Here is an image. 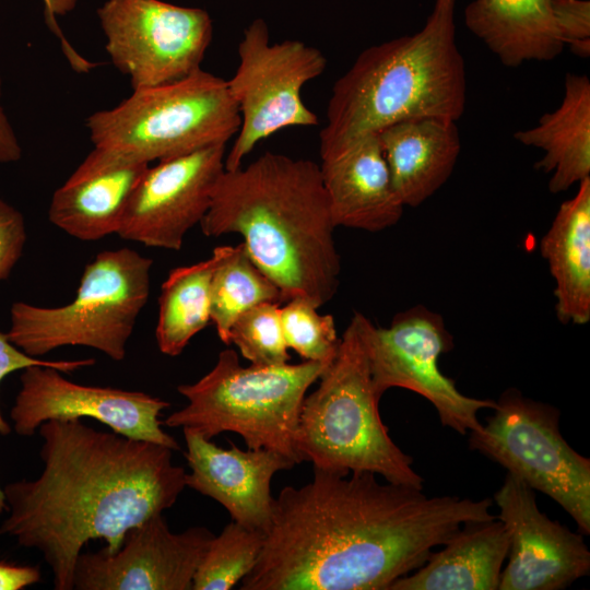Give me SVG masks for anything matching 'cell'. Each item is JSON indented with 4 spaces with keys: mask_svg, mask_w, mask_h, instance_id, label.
<instances>
[{
    "mask_svg": "<svg viewBox=\"0 0 590 590\" xmlns=\"http://www.w3.org/2000/svg\"><path fill=\"white\" fill-rule=\"evenodd\" d=\"M214 534L204 527L169 530L163 514L128 529L120 547L81 552L74 573L78 590H190Z\"/></svg>",
    "mask_w": 590,
    "mask_h": 590,
    "instance_id": "cell-15",
    "label": "cell"
},
{
    "mask_svg": "<svg viewBox=\"0 0 590 590\" xmlns=\"http://www.w3.org/2000/svg\"><path fill=\"white\" fill-rule=\"evenodd\" d=\"M367 471L314 468L274 498L262 550L240 590H390L469 521L496 517L491 498L427 496Z\"/></svg>",
    "mask_w": 590,
    "mask_h": 590,
    "instance_id": "cell-1",
    "label": "cell"
},
{
    "mask_svg": "<svg viewBox=\"0 0 590 590\" xmlns=\"http://www.w3.org/2000/svg\"><path fill=\"white\" fill-rule=\"evenodd\" d=\"M493 411L470 432V448L555 500L589 534L590 460L563 437L560 411L515 388L500 394Z\"/></svg>",
    "mask_w": 590,
    "mask_h": 590,
    "instance_id": "cell-9",
    "label": "cell"
},
{
    "mask_svg": "<svg viewBox=\"0 0 590 590\" xmlns=\"http://www.w3.org/2000/svg\"><path fill=\"white\" fill-rule=\"evenodd\" d=\"M311 302L295 297L280 307L281 323L288 349L304 361L330 364L335 357L341 338L332 315H321Z\"/></svg>",
    "mask_w": 590,
    "mask_h": 590,
    "instance_id": "cell-28",
    "label": "cell"
},
{
    "mask_svg": "<svg viewBox=\"0 0 590 590\" xmlns=\"http://www.w3.org/2000/svg\"><path fill=\"white\" fill-rule=\"evenodd\" d=\"M456 2L435 0L420 31L364 49L335 81L319 133L320 158L397 122L461 118L467 75Z\"/></svg>",
    "mask_w": 590,
    "mask_h": 590,
    "instance_id": "cell-4",
    "label": "cell"
},
{
    "mask_svg": "<svg viewBox=\"0 0 590 590\" xmlns=\"http://www.w3.org/2000/svg\"><path fill=\"white\" fill-rule=\"evenodd\" d=\"M328 365L303 361L243 367L234 350H223L206 375L177 387L188 404L162 424L192 429L206 439L234 432L249 449L273 450L298 464L303 461L295 437L302 403Z\"/></svg>",
    "mask_w": 590,
    "mask_h": 590,
    "instance_id": "cell-6",
    "label": "cell"
},
{
    "mask_svg": "<svg viewBox=\"0 0 590 590\" xmlns=\"http://www.w3.org/2000/svg\"><path fill=\"white\" fill-rule=\"evenodd\" d=\"M226 144L149 166L126 208L117 235L148 247L178 251L187 232L206 214L225 169Z\"/></svg>",
    "mask_w": 590,
    "mask_h": 590,
    "instance_id": "cell-14",
    "label": "cell"
},
{
    "mask_svg": "<svg viewBox=\"0 0 590 590\" xmlns=\"http://www.w3.org/2000/svg\"><path fill=\"white\" fill-rule=\"evenodd\" d=\"M149 166L94 148L54 192L49 221L84 241L117 234L133 190Z\"/></svg>",
    "mask_w": 590,
    "mask_h": 590,
    "instance_id": "cell-18",
    "label": "cell"
},
{
    "mask_svg": "<svg viewBox=\"0 0 590 590\" xmlns=\"http://www.w3.org/2000/svg\"><path fill=\"white\" fill-rule=\"evenodd\" d=\"M464 23L505 67L551 61L565 48L553 0H473Z\"/></svg>",
    "mask_w": 590,
    "mask_h": 590,
    "instance_id": "cell-22",
    "label": "cell"
},
{
    "mask_svg": "<svg viewBox=\"0 0 590 590\" xmlns=\"http://www.w3.org/2000/svg\"><path fill=\"white\" fill-rule=\"evenodd\" d=\"M38 428L44 470L5 486L9 516L0 533L38 550L54 588L71 590L83 546L104 539L108 552L117 551L128 529L173 507L187 473L173 463V449L96 430L81 418Z\"/></svg>",
    "mask_w": 590,
    "mask_h": 590,
    "instance_id": "cell-2",
    "label": "cell"
},
{
    "mask_svg": "<svg viewBox=\"0 0 590 590\" xmlns=\"http://www.w3.org/2000/svg\"><path fill=\"white\" fill-rule=\"evenodd\" d=\"M540 252L555 282V311L559 322L590 321V177L564 201L541 238Z\"/></svg>",
    "mask_w": 590,
    "mask_h": 590,
    "instance_id": "cell-24",
    "label": "cell"
},
{
    "mask_svg": "<svg viewBox=\"0 0 590 590\" xmlns=\"http://www.w3.org/2000/svg\"><path fill=\"white\" fill-rule=\"evenodd\" d=\"M355 312L319 386L305 396L295 445L302 461L335 472L367 471L396 484L423 488L413 459L391 439L379 414L363 337Z\"/></svg>",
    "mask_w": 590,
    "mask_h": 590,
    "instance_id": "cell-5",
    "label": "cell"
},
{
    "mask_svg": "<svg viewBox=\"0 0 590 590\" xmlns=\"http://www.w3.org/2000/svg\"><path fill=\"white\" fill-rule=\"evenodd\" d=\"M0 76V96H1ZM22 156V149L17 138L9 122L2 106L0 105V163L16 162Z\"/></svg>",
    "mask_w": 590,
    "mask_h": 590,
    "instance_id": "cell-35",
    "label": "cell"
},
{
    "mask_svg": "<svg viewBox=\"0 0 590 590\" xmlns=\"http://www.w3.org/2000/svg\"><path fill=\"white\" fill-rule=\"evenodd\" d=\"M200 226L208 237L241 235L284 302L303 297L320 308L339 288L337 226L314 161L266 152L245 167L224 169Z\"/></svg>",
    "mask_w": 590,
    "mask_h": 590,
    "instance_id": "cell-3",
    "label": "cell"
},
{
    "mask_svg": "<svg viewBox=\"0 0 590 590\" xmlns=\"http://www.w3.org/2000/svg\"><path fill=\"white\" fill-rule=\"evenodd\" d=\"M390 590H497L509 539L497 518L469 521Z\"/></svg>",
    "mask_w": 590,
    "mask_h": 590,
    "instance_id": "cell-21",
    "label": "cell"
},
{
    "mask_svg": "<svg viewBox=\"0 0 590 590\" xmlns=\"http://www.w3.org/2000/svg\"><path fill=\"white\" fill-rule=\"evenodd\" d=\"M237 51L239 63L227 84L240 127L225 155V170L240 167L260 141L282 129L318 125L317 115L304 104L302 90L327 66L323 54L302 40L271 44L262 19L245 28Z\"/></svg>",
    "mask_w": 590,
    "mask_h": 590,
    "instance_id": "cell-10",
    "label": "cell"
},
{
    "mask_svg": "<svg viewBox=\"0 0 590 590\" xmlns=\"http://www.w3.org/2000/svg\"><path fill=\"white\" fill-rule=\"evenodd\" d=\"M94 364V358L49 361L30 356L15 346L7 333L0 332V384L9 374L34 365L52 367L61 373H72ZM9 432L10 426L0 414V434L7 435ZM4 507L7 503L3 491L0 488V514Z\"/></svg>",
    "mask_w": 590,
    "mask_h": 590,
    "instance_id": "cell-31",
    "label": "cell"
},
{
    "mask_svg": "<svg viewBox=\"0 0 590 590\" xmlns=\"http://www.w3.org/2000/svg\"><path fill=\"white\" fill-rule=\"evenodd\" d=\"M21 389L10 412L14 430L32 436L50 420L91 417L113 432L178 450V442L161 427V411L169 402L141 391L85 386L66 379L56 368L23 369Z\"/></svg>",
    "mask_w": 590,
    "mask_h": 590,
    "instance_id": "cell-13",
    "label": "cell"
},
{
    "mask_svg": "<svg viewBox=\"0 0 590 590\" xmlns=\"http://www.w3.org/2000/svg\"><path fill=\"white\" fill-rule=\"evenodd\" d=\"M363 337L380 398L390 388L411 390L434 405L444 426L460 435L480 429L477 412L496 406L494 400L464 396L441 373L439 357L453 349V338L438 312L416 305L397 314L387 328L364 317Z\"/></svg>",
    "mask_w": 590,
    "mask_h": 590,
    "instance_id": "cell-11",
    "label": "cell"
},
{
    "mask_svg": "<svg viewBox=\"0 0 590 590\" xmlns=\"http://www.w3.org/2000/svg\"><path fill=\"white\" fill-rule=\"evenodd\" d=\"M85 125L95 149L150 164L226 144L239 130L240 115L227 81L199 69L172 83L133 90Z\"/></svg>",
    "mask_w": 590,
    "mask_h": 590,
    "instance_id": "cell-7",
    "label": "cell"
},
{
    "mask_svg": "<svg viewBox=\"0 0 590 590\" xmlns=\"http://www.w3.org/2000/svg\"><path fill=\"white\" fill-rule=\"evenodd\" d=\"M234 246L214 248L210 258L175 268L162 284L155 330L160 351L179 355L189 341L210 322L211 283L216 268Z\"/></svg>",
    "mask_w": 590,
    "mask_h": 590,
    "instance_id": "cell-25",
    "label": "cell"
},
{
    "mask_svg": "<svg viewBox=\"0 0 590 590\" xmlns=\"http://www.w3.org/2000/svg\"><path fill=\"white\" fill-rule=\"evenodd\" d=\"M279 303H261L244 311L229 329V344L255 366H276L288 363Z\"/></svg>",
    "mask_w": 590,
    "mask_h": 590,
    "instance_id": "cell-29",
    "label": "cell"
},
{
    "mask_svg": "<svg viewBox=\"0 0 590 590\" xmlns=\"http://www.w3.org/2000/svg\"><path fill=\"white\" fill-rule=\"evenodd\" d=\"M268 302L285 303L280 288L258 268L245 245L234 246L211 283L210 318L220 340L228 345L234 321L249 308Z\"/></svg>",
    "mask_w": 590,
    "mask_h": 590,
    "instance_id": "cell-26",
    "label": "cell"
},
{
    "mask_svg": "<svg viewBox=\"0 0 590 590\" xmlns=\"http://www.w3.org/2000/svg\"><path fill=\"white\" fill-rule=\"evenodd\" d=\"M509 539L499 590H562L590 573V551L574 532L539 509L535 493L507 473L494 495Z\"/></svg>",
    "mask_w": 590,
    "mask_h": 590,
    "instance_id": "cell-16",
    "label": "cell"
},
{
    "mask_svg": "<svg viewBox=\"0 0 590 590\" xmlns=\"http://www.w3.org/2000/svg\"><path fill=\"white\" fill-rule=\"evenodd\" d=\"M152 264L151 258L130 248L97 253L85 266L71 303L60 307L14 303L9 340L33 357L80 345L122 361L149 298Z\"/></svg>",
    "mask_w": 590,
    "mask_h": 590,
    "instance_id": "cell-8",
    "label": "cell"
},
{
    "mask_svg": "<svg viewBox=\"0 0 590 590\" xmlns=\"http://www.w3.org/2000/svg\"><path fill=\"white\" fill-rule=\"evenodd\" d=\"M320 160L322 184L337 227L375 233L400 221L404 206L393 190L377 133Z\"/></svg>",
    "mask_w": 590,
    "mask_h": 590,
    "instance_id": "cell-19",
    "label": "cell"
},
{
    "mask_svg": "<svg viewBox=\"0 0 590 590\" xmlns=\"http://www.w3.org/2000/svg\"><path fill=\"white\" fill-rule=\"evenodd\" d=\"M37 567L15 566L0 562V590H20L40 581Z\"/></svg>",
    "mask_w": 590,
    "mask_h": 590,
    "instance_id": "cell-34",
    "label": "cell"
},
{
    "mask_svg": "<svg viewBox=\"0 0 590 590\" xmlns=\"http://www.w3.org/2000/svg\"><path fill=\"white\" fill-rule=\"evenodd\" d=\"M514 138L542 150L535 168L550 174L548 190L559 193L590 177V80L587 74L565 75L560 105Z\"/></svg>",
    "mask_w": 590,
    "mask_h": 590,
    "instance_id": "cell-23",
    "label": "cell"
},
{
    "mask_svg": "<svg viewBox=\"0 0 590 590\" xmlns=\"http://www.w3.org/2000/svg\"><path fill=\"white\" fill-rule=\"evenodd\" d=\"M97 16L106 52L132 90L172 83L201 69L213 35L205 10L162 0H107Z\"/></svg>",
    "mask_w": 590,
    "mask_h": 590,
    "instance_id": "cell-12",
    "label": "cell"
},
{
    "mask_svg": "<svg viewBox=\"0 0 590 590\" xmlns=\"http://www.w3.org/2000/svg\"><path fill=\"white\" fill-rule=\"evenodd\" d=\"M457 121L420 118L377 132L393 190L403 206H418L452 174L461 151Z\"/></svg>",
    "mask_w": 590,
    "mask_h": 590,
    "instance_id": "cell-20",
    "label": "cell"
},
{
    "mask_svg": "<svg viewBox=\"0 0 590 590\" xmlns=\"http://www.w3.org/2000/svg\"><path fill=\"white\" fill-rule=\"evenodd\" d=\"M182 430L191 469L186 486L219 502L233 521L266 533L274 504L272 477L295 463L273 450H241L233 442L224 449L192 429Z\"/></svg>",
    "mask_w": 590,
    "mask_h": 590,
    "instance_id": "cell-17",
    "label": "cell"
},
{
    "mask_svg": "<svg viewBox=\"0 0 590 590\" xmlns=\"http://www.w3.org/2000/svg\"><path fill=\"white\" fill-rule=\"evenodd\" d=\"M554 15L564 47L577 57L590 56V2L553 0Z\"/></svg>",
    "mask_w": 590,
    "mask_h": 590,
    "instance_id": "cell-30",
    "label": "cell"
},
{
    "mask_svg": "<svg viewBox=\"0 0 590 590\" xmlns=\"http://www.w3.org/2000/svg\"><path fill=\"white\" fill-rule=\"evenodd\" d=\"M47 25L50 31L59 38L61 49L70 66L78 73H88L97 64L82 57L67 40L60 26L57 23V16H62L72 11L78 0H42Z\"/></svg>",
    "mask_w": 590,
    "mask_h": 590,
    "instance_id": "cell-33",
    "label": "cell"
},
{
    "mask_svg": "<svg viewBox=\"0 0 590 590\" xmlns=\"http://www.w3.org/2000/svg\"><path fill=\"white\" fill-rule=\"evenodd\" d=\"M26 240L22 214L0 199V281L5 280L23 253Z\"/></svg>",
    "mask_w": 590,
    "mask_h": 590,
    "instance_id": "cell-32",
    "label": "cell"
},
{
    "mask_svg": "<svg viewBox=\"0 0 590 590\" xmlns=\"http://www.w3.org/2000/svg\"><path fill=\"white\" fill-rule=\"evenodd\" d=\"M266 533L232 521L212 539L193 578V590H229L255 567Z\"/></svg>",
    "mask_w": 590,
    "mask_h": 590,
    "instance_id": "cell-27",
    "label": "cell"
}]
</instances>
